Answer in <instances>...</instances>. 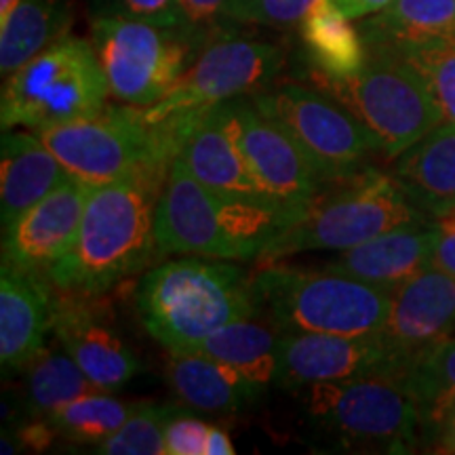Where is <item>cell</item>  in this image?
<instances>
[{
    "mask_svg": "<svg viewBox=\"0 0 455 455\" xmlns=\"http://www.w3.org/2000/svg\"><path fill=\"white\" fill-rule=\"evenodd\" d=\"M167 178H138L93 186L70 251L47 278L57 289L108 293L158 258L156 207Z\"/></svg>",
    "mask_w": 455,
    "mask_h": 455,
    "instance_id": "cell-1",
    "label": "cell"
},
{
    "mask_svg": "<svg viewBox=\"0 0 455 455\" xmlns=\"http://www.w3.org/2000/svg\"><path fill=\"white\" fill-rule=\"evenodd\" d=\"M304 213L278 201L220 195L201 184L178 156L156 207L158 255L261 259Z\"/></svg>",
    "mask_w": 455,
    "mask_h": 455,
    "instance_id": "cell-2",
    "label": "cell"
},
{
    "mask_svg": "<svg viewBox=\"0 0 455 455\" xmlns=\"http://www.w3.org/2000/svg\"><path fill=\"white\" fill-rule=\"evenodd\" d=\"M135 301L146 331L169 352H196L228 323L258 316L251 275L230 259L198 255L152 268Z\"/></svg>",
    "mask_w": 455,
    "mask_h": 455,
    "instance_id": "cell-3",
    "label": "cell"
},
{
    "mask_svg": "<svg viewBox=\"0 0 455 455\" xmlns=\"http://www.w3.org/2000/svg\"><path fill=\"white\" fill-rule=\"evenodd\" d=\"M196 112L148 121L144 108L106 106L93 116L34 129L74 180L104 186L138 175L167 178Z\"/></svg>",
    "mask_w": 455,
    "mask_h": 455,
    "instance_id": "cell-4",
    "label": "cell"
},
{
    "mask_svg": "<svg viewBox=\"0 0 455 455\" xmlns=\"http://www.w3.org/2000/svg\"><path fill=\"white\" fill-rule=\"evenodd\" d=\"M258 316L283 333H379L392 291L329 268H295L275 261L251 275Z\"/></svg>",
    "mask_w": 455,
    "mask_h": 455,
    "instance_id": "cell-5",
    "label": "cell"
},
{
    "mask_svg": "<svg viewBox=\"0 0 455 455\" xmlns=\"http://www.w3.org/2000/svg\"><path fill=\"white\" fill-rule=\"evenodd\" d=\"M395 175L367 167L325 188L264 253L276 261L304 251H344L411 221L428 220Z\"/></svg>",
    "mask_w": 455,
    "mask_h": 455,
    "instance_id": "cell-6",
    "label": "cell"
},
{
    "mask_svg": "<svg viewBox=\"0 0 455 455\" xmlns=\"http://www.w3.org/2000/svg\"><path fill=\"white\" fill-rule=\"evenodd\" d=\"M310 83L348 108L388 158H398L445 121L424 74L386 44H367V61L355 76L333 81L310 72Z\"/></svg>",
    "mask_w": 455,
    "mask_h": 455,
    "instance_id": "cell-7",
    "label": "cell"
},
{
    "mask_svg": "<svg viewBox=\"0 0 455 455\" xmlns=\"http://www.w3.org/2000/svg\"><path fill=\"white\" fill-rule=\"evenodd\" d=\"M108 95L93 43L68 34L4 78L0 124L34 131L93 116L108 106Z\"/></svg>",
    "mask_w": 455,
    "mask_h": 455,
    "instance_id": "cell-8",
    "label": "cell"
},
{
    "mask_svg": "<svg viewBox=\"0 0 455 455\" xmlns=\"http://www.w3.org/2000/svg\"><path fill=\"white\" fill-rule=\"evenodd\" d=\"M403 375L310 384L295 392L304 395L306 413L344 445L379 453H409L426 432Z\"/></svg>",
    "mask_w": 455,
    "mask_h": 455,
    "instance_id": "cell-9",
    "label": "cell"
},
{
    "mask_svg": "<svg viewBox=\"0 0 455 455\" xmlns=\"http://www.w3.org/2000/svg\"><path fill=\"white\" fill-rule=\"evenodd\" d=\"M91 43L112 98L127 106L150 108L173 89L209 38L184 26L93 17Z\"/></svg>",
    "mask_w": 455,
    "mask_h": 455,
    "instance_id": "cell-10",
    "label": "cell"
},
{
    "mask_svg": "<svg viewBox=\"0 0 455 455\" xmlns=\"http://www.w3.org/2000/svg\"><path fill=\"white\" fill-rule=\"evenodd\" d=\"M251 100L298 141L325 188L348 180L367 167L369 156L382 152L371 131L323 91L284 83Z\"/></svg>",
    "mask_w": 455,
    "mask_h": 455,
    "instance_id": "cell-11",
    "label": "cell"
},
{
    "mask_svg": "<svg viewBox=\"0 0 455 455\" xmlns=\"http://www.w3.org/2000/svg\"><path fill=\"white\" fill-rule=\"evenodd\" d=\"M283 64L284 55L276 44L235 36L232 30L224 32L204 44L173 89L155 106L144 108V112L150 123H161L175 114L249 98L268 87Z\"/></svg>",
    "mask_w": 455,
    "mask_h": 455,
    "instance_id": "cell-12",
    "label": "cell"
},
{
    "mask_svg": "<svg viewBox=\"0 0 455 455\" xmlns=\"http://www.w3.org/2000/svg\"><path fill=\"white\" fill-rule=\"evenodd\" d=\"M212 112L244 156L264 190L278 203L306 212L325 190L315 164L291 135L249 98L213 106Z\"/></svg>",
    "mask_w": 455,
    "mask_h": 455,
    "instance_id": "cell-13",
    "label": "cell"
},
{
    "mask_svg": "<svg viewBox=\"0 0 455 455\" xmlns=\"http://www.w3.org/2000/svg\"><path fill=\"white\" fill-rule=\"evenodd\" d=\"M407 361L379 333H283L276 382L299 390L310 384L348 382L369 375H401Z\"/></svg>",
    "mask_w": 455,
    "mask_h": 455,
    "instance_id": "cell-14",
    "label": "cell"
},
{
    "mask_svg": "<svg viewBox=\"0 0 455 455\" xmlns=\"http://www.w3.org/2000/svg\"><path fill=\"white\" fill-rule=\"evenodd\" d=\"M53 335L100 390H121L140 371V358L114 327L104 293L53 287Z\"/></svg>",
    "mask_w": 455,
    "mask_h": 455,
    "instance_id": "cell-15",
    "label": "cell"
},
{
    "mask_svg": "<svg viewBox=\"0 0 455 455\" xmlns=\"http://www.w3.org/2000/svg\"><path fill=\"white\" fill-rule=\"evenodd\" d=\"M91 186L70 178L3 228V264L47 276L70 251Z\"/></svg>",
    "mask_w": 455,
    "mask_h": 455,
    "instance_id": "cell-16",
    "label": "cell"
},
{
    "mask_svg": "<svg viewBox=\"0 0 455 455\" xmlns=\"http://www.w3.org/2000/svg\"><path fill=\"white\" fill-rule=\"evenodd\" d=\"M455 331V278L435 266L392 291L386 341L409 361Z\"/></svg>",
    "mask_w": 455,
    "mask_h": 455,
    "instance_id": "cell-17",
    "label": "cell"
},
{
    "mask_svg": "<svg viewBox=\"0 0 455 455\" xmlns=\"http://www.w3.org/2000/svg\"><path fill=\"white\" fill-rule=\"evenodd\" d=\"M53 333V284L47 276L0 266V363L4 373L24 371Z\"/></svg>",
    "mask_w": 455,
    "mask_h": 455,
    "instance_id": "cell-18",
    "label": "cell"
},
{
    "mask_svg": "<svg viewBox=\"0 0 455 455\" xmlns=\"http://www.w3.org/2000/svg\"><path fill=\"white\" fill-rule=\"evenodd\" d=\"M435 244V218L419 220L344 249L325 268L395 291L409 278L430 268Z\"/></svg>",
    "mask_w": 455,
    "mask_h": 455,
    "instance_id": "cell-19",
    "label": "cell"
},
{
    "mask_svg": "<svg viewBox=\"0 0 455 455\" xmlns=\"http://www.w3.org/2000/svg\"><path fill=\"white\" fill-rule=\"evenodd\" d=\"M72 175L34 131H3L0 146V220L3 228Z\"/></svg>",
    "mask_w": 455,
    "mask_h": 455,
    "instance_id": "cell-20",
    "label": "cell"
},
{
    "mask_svg": "<svg viewBox=\"0 0 455 455\" xmlns=\"http://www.w3.org/2000/svg\"><path fill=\"white\" fill-rule=\"evenodd\" d=\"M180 156L201 184L220 195L276 201L255 178L235 140L218 123L212 108L196 112L195 123L181 144Z\"/></svg>",
    "mask_w": 455,
    "mask_h": 455,
    "instance_id": "cell-21",
    "label": "cell"
},
{
    "mask_svg": "<svg viewBox=\"0 0 455 455\" xmlns=\"http://www.w3.org/2000/svg\"><path fill=\"white\" fill-rule=\"evenodd\" d=\"M395 178L430 218L455 207V124L443 121L396 158Z\"/></svg>",
    "mask_w": 455,
    "mask_h": 455,
    "instance_id": "cell-22",
    "label": "cell"
},
{
    "mask_svg": "<svg viewBox=\"0 0 455 455\" xmlns=\"http://www.w3.org/2000/svg\"><path fill=\"white\" fill-rule=\"evenodd\" d=\"M167 378L184 405L204 415H235L259 395L204 352H169Z\"/></svg>",
    "mask_w": 455,
    "mask_h": 455,
    "instance_id": "cell-23",
    "label": "cell"
},
{
    "mask_svg": "<svg viewBox=\"0 0 455 455\" xmlns=\"http://www.w3.org/2000/svg\"><path fill=\"white\" fill-rule=\"evenodd\" d=\"M72 0H20L0 21V72L7 78L26 61L70 34Z\"/></svg>",
    "mask_w": 455,
    "mask_h": 455,
    "instance_id": "cell-24",
    "label": "cell"
},
{
    "mask_svg": "<svg viewBox=\"0 0 455 455\" xmlns=\"http://www.w3.org/2000/svg\"><path fill=\"white\" fill-rule=\"evenodd\" d=\"M299 32L312 72L341 81L355 76L365 66V38L331 0H318L299 24Z\"/></svg>",
    "mask_w": 455,
    "mask_h": 455,
    "instance_id": "cell-25",
    "label": "cell"
},
{
    "mask_svg": "<svg viewBox=\"0 0 455 455\" xmlns=\"http://www.w3.org/2000/svg\"><path fill=\"white\" fill-rule=\"evenodd\" d=\"M253 318L228 323L209 335L198 350L215 361L224 363L241 375L249 388L261 395L276 379L278 371V335L268 323Z\"/></svg>",
    "mask_w": 455,
    "mask_h": 455,
    "instance_id": "cell-26",
    "label": "cell"
},
{
    "mask_svg": "<svg viewBox=\"0 0 455 455\" xmlns=\"http://www.w3.org/2000/svg\"><path fill=\"white\" fill-rule=\"evenodd\" d=\"M365 44L418 47L455 34V0H392L358 28Z\"/></svg>",
    "mask_w": 455,
    "mask_h": 455,
    "instance_id": "cell-27",
    "label": "cell"
},
{
    "mask_svg": "<svg viewBox=\"0 0 455 455\" xmlns=\"http://www.w3.org/2000/svg\"><path fill=\"white\" fill-rule=\"evenodd\" d=\"M100 392L64 348H44L24 369L26 418L47 419L74 398Z\"/></svg>",
    "mask_w": 455,
    "mask_h": 455,
    "instance_id": "cell-28",
    "label": "cell"
},
{
    "mask_svg": "<svg viewBox=\"0 0 455 455\" xmlns=\"http://www.w3.org/2000/svg\"><path fill=\"white\" fill-rule=\"evenodd\" d=\"M405 384L419 409L426 436L435 435L445 411L455 403V338L436 341L415 355L405 369Z\"/></svg>",
    "mask_w": 455,
    "mask_h": 455,
    "instance_id": "cell-29",
    "label": "cell"
},
{
    "mask_svg": "<svg viewBox=\"0 0 455 455\" xmlns=\"http://www.w3.org/2000/svg\"><path fill=\"white\" fill-rule=\"evenodd\" d=\"M135 407L138 403H124L100 390L66 403L47 419L61 439L95 447L121 428Z\"/></svg>",
    "mask_w": 455,
    "mask_h": 455,
    "instance_id": "cell-30",
    "label": "cell"
},
{
    "mask_svg": "<svg viewBox=\"0 0 455 455\" xmlns=\"http://www.w3.org/2000/svg\"><path fill=\"white\" fill-rule=\"evenodd\" d=\"M175 411V405L138 403L121 428L95 445L93 451L101 455H161L164 453V428Z\"/></svg>",
    "mask_w": 455,
    "mask_h": 455,
    "instance_id": "cell-31",
    "label": "cell"
},
{
    "mask_svg": "<svg viewBox=\"0 0 455 455\" xmlns=\"http://www.w3.org/2000/svg\"><path fill=\"white\" fill-rule=\"evenodd\" d=\"M396 51L424 74L445 121L455 124V34Z\"/></svg>",
    "mask_w": 455,
    "mask_h": 455,
    "instance_id": "cell-32",
    "label": "cell"
},
{
    "mask_svg": "<svg viewBox=\"0 0 455 455\" xmlns=\"http://www.w3.org/2000/svg\"><path fill=\"white\" fill-rule=\"evenodd\" d=\"M318 0H238L236 24L287 28L304 21Z\"/></svg>",
    "mask_w": 455,
    "mask_h": 455,
    "instance_id": "cell-33",
    "label": "cell"
},
{
    "mask_svg": "<svg viewBox=\"0 0 455 455\" xmlns=\"http://www.w3.org/2000/svg\"><path fill=\"white\" fill-rule=\"evenodd\" d=\"M236 4L238 0H178L181 26L212 41L236 24Z\"/></svg>",
    "mask_w": 455,
    "mask_h": 455,
    "instance_id": "cell-34",
    "label": "cell"
},
{
    "mask_svg": "<svg viewBox=\"0 0 455 455\" xmlns=\"http://www.w3.org/2000/svg\"><path fill=\"white\" fill-rule=\"evenodd\" d=\"M95 17H124L158 26H181L178 0H89Z\"/></svg>",
    "mask_w": 455,
    "mask_h": 455,
    "instance_id": "cell-35",
    "label": "cell"
},
{
    "mask_svg": "<svg viewBox=\"0 0 455 455\" xmlns=\"http://www.w3.org/2000/svg\"><path fill=\"white\" fill-rule=\"evenodd\" d=\"M209 428L195 415L175 411L164 428V455H204Z\"/></svg>",
    "mask_w": 455,
    "mask_h": 455,
    "instance_id": "cell-36",
    "label": "cell"
},
{
    "mask_svg": "<svg viewBox=\"0 0 455 455\" xmlns=\"http://www.w3.org/2000/svg\"><path fill=\"white\" fill-rule=\"evenodd\" d=\"M436 244L432 253V266L455 278V207L436 215Z\"/></svg>",
    "mask_w": 455,
    "mask_h": 455,
    "instance_id": "cell-37",
    "label": "cell"
},
{
    "mask_svg": "<svg viewBox=\"0 0 455 455\" xmlns=\"http://www.w3.org/2000/svg\"><path fill=\"white\" fill-rule=\"evenodd\" d=\"M331 3L350 20H365L384 11L392 0H331Z\"/></svg>",
    "mask_w": 455,
    "mask_h": 455,
    "instance_id": "cell-38",
    "label": "cell"
},
{
    "mask_svg": "<svg viewBox=\"0 0 455 455\" xmlns=\"http://www.w3.org/2000/svg\"><path fill=\"white\" fill-rule=\"evenodd\" d=\"M432 439L439 443L443 453H455V403L441 418Z\"/></svg>",
    "mask_w": 455,
    "mask_h": 455,
    "instance_id": "cell-39",
    "label": "cell"
},
{
    "mask_svg": "<svg viewBox=\"0 0 455 455\" xmlns=\"http://www.w3.org/2000/svg\"><path fill=\"white\" fill-rule=\"evenodd\" d=\"M235 453V445H232L230 436L226 430L212 426L207 435V451L204 455H232Z\"/></svg>",
    "mask_w": 455,
    "mask_h": 455,
    "instance_id": "cell-40",
    "label": "cell"
},
{
    "mask_svg": "<svg viewBox=\"0 0 455 455\" xmlns=\"http://www.w3.org/2000/svg\"><path fill=\"white\" fill-rule=\"evenodd\" d=\"M17 3H20V0H0V21H3L4 17H7L11 11H13Z\"/></svg>",
    "mask_w": 455,
    "mask_h": 455,
    "instance_id": "cell-41",
    "label": "cell"
}]
</instances>
